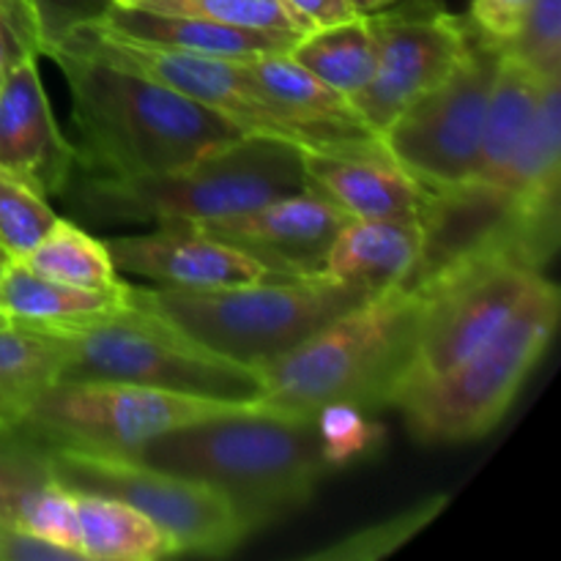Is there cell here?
<instances>
[{"mask_svg": "<svg viewBox=\"0 0 561 561\" xmlns=\"http://www.w3.org/2000/svg\"><path fill=\"white\" fill-rule=\"evenodd\" d=\"M66 345L58 334L0 327V431H16L49 387L58 383Z\"/></svg>", "mask_w": 561, "mask_h": 561, "instance_id": "24", "label": "cell"}, {"mask_svg": "<svg viewBox=\"0 0 561 561\" xmlns=\"http://www.w3.org/2000/svg\"><path fill=\"white\" fill-rule=\"evenodd\" d=\"M290 58L343 96H356L365 91L376 71V42L367 16H354L340 25L312 27L294 44Z\"/></svg>", "mask_w": 561, "mask_h": 561, "instance_id": "25", "label": "cell"}, {"mask_svg": "<svg viewBox=\"0 0 561 561\" xmlns=\"http://www.w3.org/2000/svg\"><path fill=\"white\" fill-rule=\"evenodd\" d=\"M44 58L64 71L71 96V124L80 142L77 168L99 173L173 170L244 131L170 85L80 53L49 31Z\"/></svg>", "mask_w": 561, "mask_h": 561, "instance_id": "1", "label": "cell"}, {"mask_svg": "<svg viewBox=\"0 0 561 561\" xmlns=\"http://www.w3.org/2000/svg\"><path fill=\"white\" fill-rule=\"evenodd\" d=\"M5 323H9V318H5L3 312H0V327H5Z\"/></svg>", "mask_w": 561, "mask_h": 561, "instance_id": "39", "label": "cell"}, {"mask_svg": "<svg viewBox=\"0 0 561 561\" xmlns=\"http://www.w3.org/2000/svg\"><path fill=\"white\" fill-rule=\"evenodd\" d=\"M348 219L343 208L307 186L252 211L186 222L263 263L274 277H316L327 268L329 247Z\"/></svg>", "mask_w": 561, "mask_h": 561, "instance_id": "14", "label": "cell"}, {"mask_svg": "<svg viewBox=\"0 0 561 561\" xmlns=\"http://www.w3.org/2000/svg\"><path fill=\"white\" fill-rule=\"evenodd\" d=\"M526 0H474L471 5V25L485 33L488 38L504 44L515 36L524 16Z\"/></svg>", "mask_w": 561, "mask_h": 561, "instance_id": "34", "label": "cell"}, {"mask_svg": "<svg viewBox=\"0 0 561 561\" xmlns=\"http://www.w3.org/2000/svg\"><path fill=\"white\" fill-rule=\"evenodd\" d=\"M3 268H5V261H0V274H3Z\"/></svg>", "mask_w": 561, "mask_h": 561, "instance_id": "40", "label": "cell"}, {"mask_svg": "<svg viewBox=\"0 0 561 561\" xmlns=\"http://www.w3.org/2000/svg\"><path fill=\"white\" fill-rule=\"evenodd\" d=\"M548 77H540L535 69L520 64L510 53L502 55L496 82H493L491 102H488L485 129H482L480 157H477L474 173L463 190L491 192L502 181L520 137L529 129L542 93L548 88Z\"/></svg>", "mask_w": 561, "mask_h": 561, "instance_id": "20", "label": "cell"}, {"mask_svg": "<svg viewBox=\"0 0 561 561\" xmlns=\"http://www.w3.org/2000/svg\"><path fill=\"white\" fill-rule=\"evenodd\" d=\"M285 3L299 11L312 27L340 25V22L359 16L354 9V0H285Z\"/></svg>", "mask_w": 561, "mask_h": 561, "instance_id": "35", "label": "cell"}, {"mask_svg": "<svg viewBox=\"0 0 561 561\" xmlns=\"http://www.w3.org/2000/svg\"><path fill=\"white\" fill-rule=\"evenodd\" d=\"M502 55V44L474 27L455 69L383 129L387 153L427 195L444 197L471 181Z\"/></svg>", "mask_w": 561, "mask_h": 561, "instance_id": "11", "label": "cell"}, {"mask_svg": "<svg viewBox=\"0 0 561 561\" xmlns=\"http://www.w3.org/2000/svg\"><path fill=\"white\" fill-rule=\"evenodd\" d=\"M11 526L25 531V535L38 537V540L66 548V551L77 553L82 559L80 535H77L75 491L60 485L55 477L44 480L42 485H36L22 499Z\"/></svg>", "mask_w": 561, "mask_h": 561, "instance_id": "30", "label": "cell"}, {"mask_svg": "<svg viewBox=\"0 0 561 561\" xmlns=\"http://www.w3.org/2000/svg\"><path fill=\"white\" fill-rule=\"evenodd\" d=\"M307 190L301 148L241 135L192 162L159 173H99L77 168L64 190L71 208L107 222L217 219L252 211Z\"/></svg>", "mask_w": 561, "mask_h": 561, "instance_id": "4", "label": "cell"}, {"mask_svg": "<svg viewBox=\"0 0 561 561\" xmlns=\"http://www.w3.org/2000/svg\"><path fill=\"white\" fill-rule=\"evenodd\" d=\"M58 222L47 197L0 170V257L22 261Z\"/></svg>", "mask_w": 561, "mask_h": 561, "instance_id": "29", "label": "cell"}, {"mask_svg": "<svg viewBox=\"0 0 561 561\" xmlns=\"http://www.w3.org/2000/svg\"><path fill=\"white\" fill-rule=\"evenodd\" d=\"M44 332L58 334L66 345L58 383L121 381L236 403H255L263 392L257 367L201 348L168 321L129 301L88 321Z\"/></svg>", "mask_w": 561, "mask_h": 561, "instance_id": "6", "label": "cell"}, {"mask_svg": "<svg viewBox=\"0 0 561 561\" xmlns=\"http://www.w3.org/2000/svg\"><path fill=\"white\" fill-rule=\"evenodd\" d=\"M53 36L80 53L96 55L110 64L126 66L131 71L151 77V80L170 85L173 91L195 99L203 107L214 110L230 124L239 126L244 135L274 137V140L294 142L299 148H345L365 140H345L332 131L299 124L288 118L261 85L252 80L244 60L211 58V55L184 53V49L159 47V44L137 42L102 27L93 16H80L66 25L53 27ZM376 140V137H373Z\"/></svg>", "mask_w": 561, "mask_h": 561, "instance_id": "10", "label": "cell"}, {"mask_svg": "<svg viewBox=\"0 0 561 561\" xmlns=\"http://www.w3.org/2000/svg\"><path fill=\"white\" fill-rule=\"evenodd\" d=\"M316 427L323 438L332 466L362 458L378 438V427L367 422V411L356 405H329L318 411Z\"/></svg>", "mask_w": 561, "mask_h": 561, "instance_id": "33", "label": "cell"}, {"mask_svg": "<svg viewBox=\"0 0 561 561\" xmlns=\"http://www.w3.org/2000/svg\"><path fill=\"white\" fill-rule=\"evenodd\" d=\"M25 55H33L31 49H27V44L22 42L20 36H16L14 27H11L9 22L0 20V85L5 82L9 71L14 69L16 60H22ZM36 58H38V55H36Z\"/></svg>", "mask_w": 561, "mask_h": 561, "instance_id": "36", "label": "cell"}, {"mask_svg": "<svg viewBox=\"0 0 561 561\" xmlns=\"http://www.w3.org/2000/svg\"><path fill=\"white\" fill-rule=\"evenodd\" d=\"M77 535L85 561H157L179 557L162 526L118 499L75 491Z\"/></svg>", "mask_w": 561, "mask_h": 561, "instance_id": "23", "label": "cell"}, {"mask_svg": "<svg viewBox=\"0 0 561 561\" xmlns=\"http://www.w3.org/2000/svg\"><path fill=\"white\" fill-rule=\"evenodd\" d=\"M252 405L121 381H60L38 398L20 431L44 449L137 455L164 433Z\"/></svg>", "mask_w": 561, "mask_h": 561, "instance_id": "9", "label": "cell"}, {"mask_svg": "<svg viewBox=\"0 0 561 561\" xmlns=\"http://www.w3.org/2000/svg\"><path fill=\"white\" fill-rule=\"evenodd\" d=\"M118 274H135L168 288H225L272 279L263 263L211 239L186 219L159 222L151 233L104 239Z\"/></svg>", "mask_w": 561, "mask_h": 561, "instance_id": "15", "label": "cell"}, {"mask_svg": "<svg viewBox=\"0 0 561 561\" xmlns=\"http://www.w3.org/2000/svg\"><path fill=\"white\" fill-rule=\"evenodd\" d=\"M36 60H16L0 85V170L53 197L64 195L80 153L55 124Z\"/></svg>", "mask_w": 561, "mask_h": 561, "instance_id": "16", "label": "cell"}, {"mask_svg": "<svg viewBox=\"0 0 561 561\" xmlns=\"http://www.w3.org/2000/svg\"><path fill=\"white\" fill-rule=\"evenodd\" d=\"M135 458L219 491L250 535L305 507L334 469L316 416L268 414L255 405L164 433Z\"/></svg>", "mask_w": 561, "mask_h": 561, "instance_id": "2", "label": "cell"}, {"mask_svg": "<svg viewBox=\"0 0 561 561\" xmlns=\"http://www.w3.org/2000/svg\"><path fill=\"white\" fill-rule=\"evenodd\" d=\"M422 312L420 285H394L266 362L255 409L316 416L329 405L389 409L403 383Z\"/></svg>", "mask_w": 561, "mask_h": 561, "instance_id": "3", "label": "cell"}, {"mask_svg": "<svg viewBox=\"0 0 561 561\" xmlns=\"http://www.w3.org/2000/svg\"><path fill=\"white\" fill-rule=\"evenodd\" d=\"M47 458L60 485L131 504L168 531L179 553L228 557L250 537L222 493L135 455L47 449Z\"/></svg>", "mask_w": 561, "mask_h": 561, "instance_id": "12", "label": "cell"}, {"mask_svg": "<svg viewBox=\"0 0 561 561\" xmlns=\"http://www.w3.org/2000/svg\"><path fill=\"white\" fill-rule=\"evenodd\" d=\"M110 3L113 5H137V3H142V0H110Z\"/></svg>", "mask_w": 561, "mask_h": 561, "instance_id": "38", "label": "cell"}, {"mask_svg": "<svg viewBox=\"0 0 561 561\" xmlns=\"http://www.w3.org/2000/svg\"><path fill=\"white\" fill-rule=\"evenodd\" d=\"M365 16L376 42V71L365 91L348 102L381 137L411 102L455 69L469 49L474 25L449 14L438 0L387 5Z\"/></svg>", "mask_w": 561, "mask_h": 561, "instance_id": "13", "label": "cell"}, {"mask_svg": "<svg viewBox=\"0 0 561 561\" xmlns=\"http://www.w3.org/2000/svg\"><path fill=\"white\" fill-rule=\"evenodd\" d=\"M425 225L411 219H354L334 236L323 274L378 296L409 285L422 261Z\"/></svg>", "mask_w": 561, "mask_h": 561, "instance_id": "19", "label": "cell"}, {"mask_svg": "<svg viewBox=\"0 0 561 561\" xmlns=\"http://www.w3.org/2000/svg\"><path fill=\"white\" fill-rule=\"evenodd\" d=\"M93 22L137 42L159 44V47L184 49V53L211 55L225 60H252L263 55H288L299 42V33L252 31L233 27L203 16L159 14V11L137 9V5H113L93 14Z\"/></svg>", "mask_w": 561, "mask_h": 561, "instance_id": "18", "label": "cell"}, {"mask_svg": "<svg viewBox=\"0 0 561 561\" xmlns=\"http://www.w3.org/2000/svg\"><path fill=\"white\" fill-rule=\"evenodd\" d=\"M504 53L548 80H561V0H526L524 16Z\"/></svg>", "mask_w": 561, "mask_h": 561, "instance_id": "31", "label": "cell"}, {"mask_svg": "<svg viewBox=\"0 0 561 561\" xmlns=\"http://www.w3.org/2000/svg\"><path fill=\"white\" fill-rule=\"evenodd\" d=\"M137 9L159 11V14L203 16V20L222 22L233 27H252V31H283L305 33L312 31L310 22L290 9L285 0H142Z\"/></svg>", "mask_w": 561, "mask_h": 561, "instance_id": "27", "label": "cell"}, {"mask_svg": "<svg viewBox=\"0 0 561 561\" xmlns=\"http://www.w3.org/2000/svg\"><path fill=\"white\" fill-rule=\"evenodd\" d=\"M252 80L266 91V96L283 110L288 118L316 129L332 131L345 140H373L378 137L362 121L348 96L329 88L316 75L296 64L288 55H263V58L244 60Z\"/></svg>", "mask_w": 561, "mask_h": 561, "instance_id": "21", "label": "cell"}, {"mask_svg": "<svg viewBox=\"0 0 561 561\" xmlns=\"http://www.w3.org/2000/svg\"><path fill=\"white\" fill-rule=\"evenodd\" d=\"M394 0H354V9L356 14L365 16V14H373V11H381L387 9V5H392Z\"/></svg>", "mask_w": 561, "mask_h": 561, "instance_id": "37", "label": "cell"}, {"mask_svg": "<svg viewBox=\"0 0 561 561\" xmlns=\"http://www.w3.org/2000/svg\"><path fill=\"white\" fill-rule=\"evenodd\" d=\"M449 496H431L425 502L414 504L405 513L394 515V518L381 520V524L365 526V529L354 531L345 540L332 542L329 548L307 553V559L316 561H378L398 548H403L411 537L420 535L425 526L436 520V515L447 507Z\"/></svg>", "mask_w": 561, "mask_h": 561, "instance_id": "28", "label": "cell"}, {"mask_svg": "<svg viewBox=\"0 0 561 561\" xmlns=\"http://www.w3.org/2000/svg\"><path fill=\"white\" fill-rule=\"evenodd\" d=\"M49 458L42 444L16 427L0 431V526H11L22 499L49 480Z\"/></svg>", "mask_w": 561, "mask_h": 561, "instance_id": "32", "label": "cell"}, {"mask_svg": "<svg viewBox=\"0 0 561 561\" xmlns=\"http://www.w3.org/2000/svg\"><path fill=\"white\" fill-rule=\"evenodd\" d=\"M540 279L542 268L504 239L469 247L416 279L422 312L400 389L442 376L485 348L518 316Z\"/></svg>", "mask_w": 561, "mask_h": 561, "instance_id": "8", "label": "cell"}, {"mask_svg": "<svg viewBox=\"0 0 561 561\" xmlns=\"http://www.w3.org/2000/svg\"><path fill=\"white\" fill-rule=\"evenodd\" d=\"M559 310V285L542 277L499 337L453 370L403 387L389 409L400 411L409 433L422 444H463L488 436L551 345Z\"/></svg>", "mask_w": 561, "mask_h": 561, "instance_id": "7", "label": "cell"}, {"mask_svg": "<svg viewBox=\"0 0 561 561\" xmlns=\"http://www.w3.org/2000/svg\"><path fill=\"white\" fill-rule=\"evenodd\" d=\"M307 186L354 219L425 222L427 195L387 153L381 137L345 148H301Z\"/></svg>", "mask_w": 561, "mask_h": 561, "instance_id": "17", "label": "cell"}, {"mask_svg": "<svg viewBox=\"0 0 561 561\" xmlns=\"http://www.w3.org/2000/svg\"><path fill=\"white\" fill-rule=\"evenodd\" d=\"M22 263L42 277L75 288L118 290L124 285L104 241L93 239L91 233L60 217L47 230V236L22 257Z\"/></svg>", "mask_w": 561, "mask_h": 561, "instance_id": "26", "label": "cell"}, {"mask_svg": "<svg viewBox=\"0 0 561 561\" xmlns=\"http://www.w3.org/2000/svg\"><path fill=\"white\" fill-rule=\"evenodd\" d=\"M126 301V283L118 290H88L55 283L31 272L22 261H5L0 274V312L14 327L55 329L88 321Z\"/></svg>", "mask_w": 561, "mask_h": 561, "instance_id": "22", "label": "cell"}, {"mask_svg": "<svg viewBox=\"0 0 561 561\" xmlns=\"http://www.w3.org/2000/svg\"><path fill=\"white\" fill-rule=\"evenodd\" d=\"M367 299L373 296L362 288L327 274L225 288H137L126 283L129 305L153 312L201 348L250 367L288 354Z\"/></svg>", "mask_w": 561, "mask_h": 561, "instance_id": "5", "label": "cell"}]
</instances>
